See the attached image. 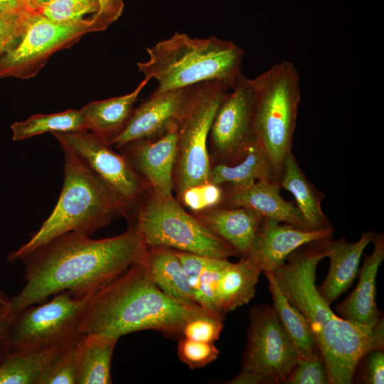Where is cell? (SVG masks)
Wrapping results in <instances>:
<instances>
[{"label":"cell","mask_w":384,"mask_h":384,"mask_svg":"<svg viewBox=\"0 0 384 384\" xmlns=\"http://www.w3.org/2000/svg\"><path fill=\"white\" fill-rule=\"evenodd\" d=\"M147 247L137 230L100 240L67 233L35 250L21 261L25 285L10 300L14 317L23 309L63 291L92 294L131 265L143 262Z\"/></svg>","instance_id":"1"},{"label":"cell","mask_w":384,"mask_h":384,"mask_svg":"<svg viewBox=\"0 0 384 384\" xmlns=\"http://www.w3.org/2000/svg\"><path fill=\"white\" fill-rule=\"evenodd\" d=\"M206 312L196 303L163 292L151 280L141 262L131 265L90 296L80 332L119 339L132 332L155 330L180 338L188 321Z\"/></svg>","instance_id":"2"},{"label":"cell","mask_w":384,"mask_h":384,"mask_svg":"<svg viewBox=\"0 0 384 384\" xmlns=\"http://www.w3.org/2000/svg\"><path fill=\"white\" fill-rule=\"evenodd\" d=\"M64 151V181L58 201L30 239L10 252L6 260H21L53 238L67 233L90 237L119 217L127 207L74 153Z\"/></svg>","instance_id":"3"},{"label":"cell","mask_w":384,"mask_h":384,"mask_svg":"<svg viewBox=\"0 0 384 384\" xmlns=\"http://www.w3.org/2000/svg\"><path fill=\"white\" fill-rule=\"evenodd\" d=\"M146 50L148 60L137 65L145 78L158 82L155 92L208 81L223 82L231 90L242 74L245 55L233 41L192 38L177 31Z\"/></svg>","instance_id":"4"},{"label":"cell","mask_w":384,"mask_h":384,"mask_svg":"<svg viewBox=\"0 0 384 384\" xmlns=\"http://www.w3.org/2000/svg\"><path fill=\"white\" fill-rule=\"evenodd\" d=\"M255 94L257 143L272 167V181L279 185L284 163L292 152L301 92L294 65L282 61L251 79Z\"/></svg>","instance_id":"5"},{"label":"cell","mask_w":384,"mask_h":384,"mask_svg":"<svg viewBox=\"0 0 384 384\" xmlns=\"http://www.w3.org/2000/svg\"><path fill=\"white\" fill-rule=\"evenodd\" d=\"M146 247L164 246L203 256L228 259L237 252L188 213L172 195L150 191L129 218Z\"/></svg>","instance_id":"6"},{"label":"cell","mask_w":384,"mask_h":384,"mask_svg":"<svg viewBox=\"0 0 384 384\" xmlns=\"http://www.w3.org/2000/svg\"><path fill=\"white\" fill-rule=\"evenodd\" d=\"M230 90L225 83L197 84L178 123L174 190L178 201L187 189L209 183L211 162L208 153L210 127L224 96Z\"/></svg>","instance_id":"7"},{"label":"cell","mask_w":384,"mask_h":384,"mask_svg":"<svg viewBox=\"0 0 384 384\" xmlns=\"http://www.w3.org/2000/svg\"><path fill=\"white\" fill-rule=\"evenodd\" d=\"M91 295L63 291L20 311L11 322L6 353L59 348L77 341Z\"/></svg>","instance_id":"8"},{"label":"cell","mask_w":384,"mask_h":384,"mask_svg":"<svg viewBox=\"0 0 384 384\" xmlns=\"http://www.w3.org/2000/svg\"><path fill=\"white\" fill-rule=\"evenodd\" d=\"M242 370L231 384H278L286 380L299 358L273 307L252 306L249 314Z\"/></svg>","instance_id":"9"},{"label":"cell","mask_w":384,"mask_h":384,"mask_svg":"<svg viewBox=\"0 0 384 384\" xmlns=\"http://www.w3.org/2000/svg\"><path fill=\"white\" fill-rule=\"evenodd\" d=\"M52 134L63 151L77 155L127 207L129 219L151 189L127 156L87 130Z\"/></svg>","instance_id":"10"},{"label":"cell","mask_w":384,"mask_h":384,"mask_svg":"<svg viewBox=\"0 0 384 384\" xmlns=\"http://www.w3.org/2000/svg\"><path fill=\"white\" fill-rule=\"evenodd\" d=\"M23 34L17 45L0 59V78L34 77L55 52L68 48L92 32V19L52 21L38 12L27 11Z\"/></svg>","instance_id":"11"},{"label":"cell","mask_w":384,"mask_h":384,"mask_svg":"<svg viewBox=\"0 0 384 384\" xmlns=\"http://www.w3.org/2000/svg\"><path fill=\"white\" fill-rule=\"evenodd\" d=\"M231 90L220 103L210 127L208 146L211 165L237 164L257 143L252 80L241 74Z\"/></svg>","instance_id":"12"},{"label":"cell","mask_w":384,"mask_h":384,"mask_svg":"<svg viewBox=\"0 0 384 384\" xmlns=\"http://www.w3.org/2000/svg\"><path fill=\"white\" fill-rule=\"evenodd\" d=\"M331 238L298 247L272 272L282 294L304 314L315 336L336 315L316 285V267L328 257Z\"/></svg>","instance_id":"13"},{"label":"cell","mask_w":384,"mask_h":384,"mask_svg":"<svg viewBox=\"0 0 384 384\" xmlns=\"http://www.w3.org/2000/svg\"><path fill=\"white\" fill-rule=\"evenodd\" d=\"M317 343L330 383H352L361 360L373 351L383 349V318L373 325L356 324L343 319L334 333Z\"/></svg>","instance_id":"14"},{"label":"cell","mask_w":384,"mask_h":384,"mask_svg":"<svg viewBox=\"0 0 384 384\" xmlns=\"http://www.w3.org/2000/svg\"><path fill=\"white\" fill-rule=\"evenodd\" d=\"M196 85L154 92L134 109L126 126L112 142L111 146L119 149L135 140L156 138L170 127L178 125L188 106Z\"/></svg>","instance_id":"15"},{"label":"cell","mask_w":384,"mask_h":384,"mask_svg":"<svg viewBox=\"0 0 384 384\" xmlns=\"http://www.w3.org/2000/svg\"><path fill=\"white\" fill-rule=\"evenodd\" d=\"M178 125L153 139L131 142L119 148L156 195H172L177 156Z\"/></svg>","instance_id":"16"},{"label":"cell","mask_w":384,"mask_h":384,"mask_svg":"<svg viewBox=\"0 0 384 384\" xmlns=\"http://www.w3.org/2000/svg\"><path fill=\"white\" fill-rule=\"evenodd\" d=\"M333 231L332 228L306 230L263 218L247 257L255 261L262 272H272L298 247L331 238Z\"/></svg>","instance_id":"17"},{"label":"cell","mask_w":384,"mask_h":384,"mask_svg":"<svg viewBox=\"0 0 384 384\" xmlns=\"http://www.w3.org/2000/svg\"><path fill=\"white\" fill-rule=\"evenodd\" d=\"M280 188L279 184L269 180L240 186H228L224 189L221 206L247 208L262 218L309 230L297 206L280 196Z\"/></svg>","instance_id":"18"},{"label":"cell","mask_w":384,"mask_h":384,"mask_svg":"<svg viewBox=\"0 0 384 384\" xmlns=\"http://www.w3.org/2000/svg\"><path fill=\"white\" fill-rule=\"evenodd\" d=\"M193 214L211 232L231 246L240 258L248 257L263 219L251 209L224 206Z\"/></svg>","instance_id":"19"},{"label":"cell","mask_w":384,"mask_h":384,"mask_svg":"<svg viewBox=\"0 0 384 384\" xmlns=\"http://www.w3.org/2000/svg\"><path fill=\"white\" fill-rule=\"evenodd\" d=\"M373 242V250L365 257L356 288L336 306L338 316L363 325L375 324L383 318L376 304L375 282L379 267L384 260L383 234H375Z\"/></svg>","instance_id":"20"},{"label":"cell","mask_w":384,"mask_h":384,"mask_svg":"<svg viewBox=\"0 0 384 384\" xmlns=\"http://www.w3.org/2000/svg\"><path fill=\"white\" fill-rule=\"evenodd\" d=\"M375 235L369 230L363 233L356 242H347L344 238L330 240L329 271L324 281L317 287L329 304L351 287L358 274L361 255Z\"/></svg>","instance_id":"21"},{"label":"cell","mask_w":384,"mask_h":384,"mask_svg":"<svg viewBox=\"0 0 384 384\" xmlns=\"http://www.w3.org/2000/svg\"><path fill=\"white\" fill-rule=\"evenodd\" d=\"M150 80L144 78L130 93L106 100L91 102L80 110L86 129L110 145L126 126L134 105Z\"/></svg>","instance_id":"22"},{"label":"cell","mask_w":384,"mask_h":384,"mask_svg":"<svg viewBox=\"0 0 384 384\" xmlns=\"http://www.w3.org/2000/svg\"><path fill=\"white\" fill-rule=\"evenodd\" d=\"M279 186L293 195L296 206L309 230L332 228L321 206L324 193L308 180L292 152L285 159Z\"/></svg>","instance_id":"23"},{"label":"cell","mask_w":384,"mask_h":384,"mask_svg":"<svg viewBox=\"0 0 384 384\" xmlns=\"http://www.w3.org/2000/svg\"><path fill=\"white\" fill-rule=\"evenodd\" d=\"M143 264L151 280L166 294L183 302L196 303L176 250L164 246L147 247Z\"/></svg>","instance_id":"24"},{"label":"cell","mask_w":384,"mask_h":384,"mask_svg":"<svg viewBox=\"0 0 384 384\" xmlns=\"http://www.w3.org/2000/svg\"><path fill=\"white\" fill-rule=\"evenodd\" d=\"M262 272L260 265L250 257L229 262L222 270L217 284L218 311L224 316L247 304L254 297Z\"/></svg>","instance_id":"25"},{"label":"cell","mask_w":384,"mask_h":384,"mask_svg":"<svg viewBox=\"0 0 384 384\" xmlns=\"http://www.w3.org/2000/svg\"><path fill=\"white\" fill-rule=\"evenodd\" d=\"M118 339L82 334L78 340L75 384H110L113 351Z\"/></svg>","instance_id":"26"},{"label":"cell","mask_w":384,"mask_h":384,"mask_svg":"<svg viewBox=\"0 0 384 384\" xmlns=\"http://www.w3.org/2000/svg\"><path fill=\"white\" fill-rule=\"evenodd\" d=\"M176 252L193 292L196 303L208 312L222 316L217 307V284L223 269L230 262L228 259L179 250Z\"/></svg>","instance_id":"27"},{"label":"cell","mask_w":384,"mask_h":384,"mask_svg":"<svg viewBox=\"0 0 384 384\" xmlns=\"http://www.w3.org/2000/svg\"><path fill=\"white\" fill-rule=\"evenodd\" d=\"M269 283L273 309L295 346L299 358L319 352L316 338L304 314L291 304L279 288L272 272H264Z\"/></svg>","instance_id":"28"},{"label":"cell","mask_w":384,"mask_h":384,"mask_svg":"<svg viewBox=\"0 0 384 384\" xmlns=\"http://www.w3.org/2000/svg\"><path fill=\"white\" fill-rule=\"evenodd\" d=\"M272 177L271 162L265 151L256 143L237 164H212L208 181L209 183L217 185L240 186L259 180L272 181Z\"/></svg>","instance_id":"29"},{"label":"cell","mask_w":384,"mask_h":384,"mask_svg":"<svg viewBox=\"0 0 384 384\" xmlns=\"http://www.w3.org/2000/svg\"><path fill=\"white\" fill-rule=\"evenodd\" d=\"M59 348L7 353L0 362V384H40L44 370Z\"/></svg>","instance_id":"30"},{"label":"cell","mask_w":384,"mask_h":384,"mask_svg":"<svg viewBox=\"0 0 384 384\" xmlns=\"http://www.w3.org/2000/svg\"><path fill=\"white\" fill-rule=\"evenodd\" d=\"M14 141L27 139L46 132L87 130L80 110H68L53 114H38L11 125Z\"/></svg>","instance_id":"31"},{"label":"cell","mask_w":384,"mask_h":384,"mask_svg":"<svg viewBox=\"0 0 384 384\" xmlns=\"http://www.w3.org/2000/svg\"><path fill=\"white\" fill-rule=\"evenodd\" d=\"M100 8L98 0H49L38 11L55 22H75L92 18Z\"/></svg>","instance_id":"32"},{"label":"cell","mask_w":384,"mask_h":384,"mask_svg":"<svg viewBox=\"0 0 384 384\" xmlns=\"http://www.w3.org/2000/svg\"><path fill=\"white\" fill-rule=\"evenodd\" d=\"M78 340L58 349L44 370L40 384H75Z\"/></svg>","instance_id":"33"},{"label":"cell","mask_w":384,"mask_h":384,"mask_svg":"<svg viewBox=\"0 0 384 384\" xmlns=\"http://www.w3.org/2000/svg\"><path fill=\"white\" fill-rule=\"evenodd\" d=\"M285 383H330L327 368L321 352L309 357L299 358Z\"/></svg>","instance_id":"34"},{"label":"cell","mask_w":384,"mask_h":384,"mask_svg":"<svg viewBox=\"0 0 384 384\" xmlns=\"http://www.w3.org/2000/svg\"><path fill=\"white\" fill-rule=\"evenodd\" d=\"M177 352L179 359L191 369L205 367L214 361L219 355V350L214 343L179 338Z\"/></svg>","instance_id":"35"},{"label":"cell","mask_w":384,"mask_h":384,"mask_svg":"<svg viewBox=\"0 0 384 384\" xmlns=\"http://www.w3.org/2000/svg\"><path fill=\"white\" fill-rule=\"evenodd\" d=\"M223 316L206 312L188 321L182 330L181 336L197 341L214 343L223 329Z\"/></svg>","instance_id":"36"},{"label":"cell","mask_w":384,"mask_h":384,"mask_svg":"<svg viewBox=\"0 0 384 384\" xmlns=\"http://www.w3.org/2000/svg\"><path fill=\"white\" fill-rule=\"evenodd\" d=\"M224 198V188L221 185L207 183L185 191L178 201L193 213L221 206Z\"/></svg>","instance_id":"37"},{"label":"cell","mask_w":384,"mask_h":384,"mask_svg":"<svg viewBox=\"0 0 384 384\" xmlns=\"http://www.w3.org/2000/svg\"><path fill=\"white\" fill-rule=\"evenodd\" d=\"M27 11L13 14L0 11V59L15 47L25 31Z\"/></svg>","instance_id":"38"},{"label":"cell","mask_w":384,"mask_h":384,"mask_svg":"<svg viewBox=\"0 0 384 384\" xmlns=\"http://www.w3.org/2000/svg\"><path fill=\"white\" fill-rule=\"evenodd\" d=\"M100 8L92 18V32L102 31L116 21L124 9L123 0H98Z\"/></svg>","instance_id":"39"},{"label":"cell","mask_w":384,"mask_h":384,"mask_svg":"<svg viewBox=\"0 0 384 384\" xmlns=\"http://www.w3.org/2000/svg\"><path fill=\"white\" fill-rule=\"evenodd\" d=\"M366 368V383L368 384H383L384 382V353L383 349L371 351L368 355Z\"/></svg>","instance_id":"40"},{"label":"cell","mask_w":384,"mask_h":384,"mask_svg":"<svg viewBox=\"0 0 384 384\" xmlns=\"http://www.w3.org/2000/svg\"><path fill=\"white\" fill-rule=\"evenodd\" d=\"M10 300L0 289V362L6 354L9 328L13 319L10 311Z\"/></svg>","instance_id":"41"},{"label":"cell","mask_w":384,"mask_h":384,"mask_svg":"<svg viewBox=\"0 0 384 384\" xmlns=\"http://www.w3.org/2000/svg\"><path fill=\"white\" fill-rule=\"evenodd\" d=\"M26 11L22 0H0V11L17 14Z\"/></svg>","instance_id":"42"},{"label":"cell","mask_w":384,"mask_h":384,"mask_svg":"<svg viewBox=\"0 0 384 384\" xmlns=\"http://www.w3.org/2000/svg\"><path fill=\"white\" fill-rule=\"evenodd\" d=\"M26 11L29 12L38 11L49 0H22Z\"/></svg>","instance_id":"43"}]
</instances>
